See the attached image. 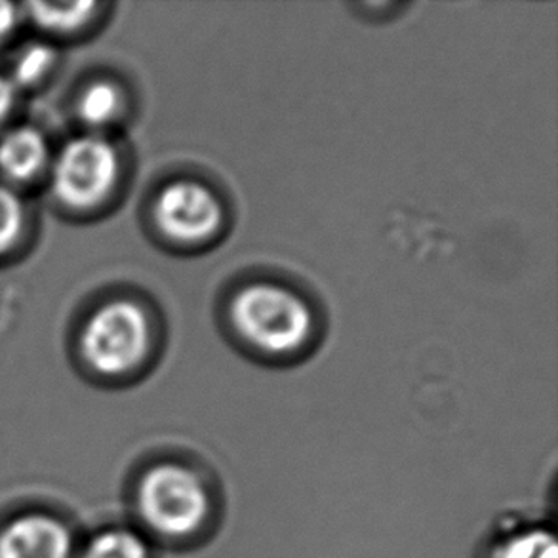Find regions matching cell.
I'll return each instance as SVG.
<instances>
[{"mask_svg":"<svg viewBox=\"0 0 558 558\" xmlns=\"http://www.w3.org/2000/svg\"><path fill=\"white\" fill-rule=\"evenodd\" d=\"M48 159V145L35 129H14L0 137V172L14 180L27 182L43 170Z\"/></svg>","mask_w":558,"mask_h":558,"instance_id":"7","label":"cell"},{"mask_svg":"<svg viewBox=\"0 0 558 558\" xmlns=\"http://www.w3.org/2000/svg\"><path fill=\"white\" fill-rule=\"evenodd\" d=\"M137 501L145 522L168 537L198 532L208 521L211 506L203 476L180 463H160L147 471Z\"/></svg>","mask_w":558,"mask_h":558,"instance_id":"2","label":"cell"},{"mask_svg":"<svg viewBox=\"0 0 558 558\" xmlns=\"http://www.w3.org/2000/svg\"><path fill=\"white\" fill-rule=\"evenodd\" d=\"M151 320L129 300L107 303L92 315L83 332V355L104 376H121L144 363L151 348Z\"/></svg>","mask_w":558,"mask_h":558,"instance_id":"3","label":"cell"},{"mask_svg":"<svg viewBox=\"0 0 558 558\" xmlns=\"http://www.w3.org/2000/svg\"><path fill=\"white\" fill-rule=\"evenodd\" d=\"M119 178V157L101 137H78L61 149L53 167V191L61 203L90 208L101 203Z\"/></svg>","mask_w":558,"mask_h":558,"instance_id":"5","label":"cell"},{"mask_svg":"<svg viewBox=\"0 0 558 558\" xmlns=\"http://www.w3.org/2000/svg\"><path fill=\"white\" fill-rule=\"evenodd\" d=\"M155 223L167 241L182 248H204L226 226V208L214 189L196 180L168 183L155 201Z\"/></svg>","mask_w":558,"mask_h":558,"instance_id":"4","label":"cell"},{"mask_svg":"<svg viewBox=\"0 0 558 558\" xmlns=\"http://www.w3.org/2000/svg\"><path fill=\"white\" fill-rule=\"evenodd\" d=\"M84 558H149V551L136 532L109 530L92 542Z\"/></svg>","mask_w":558,"mask_h":558,"instance_id":"11","label":"cell"},{"mask_svg":"<svg viewBox=\"0 0 558 558\" xmlns=\"http://www.w3.org/2000/svg\"><path fill=\"white\" fill-rule=\"evenodd\" d=\"M15 20H17V14H15L14 4L0 2V37H4L14 29Z\"/></svg>","mask_w":558,"mask_h":558,"instance_id":"15","label":"cell"},{"mask_svg":"<svg viewBox=\"0 0 558 558\" xmlns=\"http://www.w3.org/2000/svg\"><path fill=\"white\" fill-rule=\"evenodd\" d=\"M29 15L33 22L43 29L53 33H69L78 29L81 25L90 20L92 12L96 10L94 2H73V4H45L33 2L29 4Z\"/></svg>","mask_w":558,"mask_h":558,"instance_id":"9","label":"cell"},{"mask_svg":"<svg viewBox=\"0 0 558 558\" xmlns=\"http://www.w3.org/2000/svg\"><path fill=\"white\" fill-rule=\"evenodd\" d=\"M122 111V94L114 84L94 83L78 99V114L90 126H106Z\"/></svg>","mask_w":558,"mask_h":558,"instance_id":"8","label":"cell"},{"mask_svg":"<svg viewBox=\"0 0 558 558\" xmlns=\"http://www.w3.org/2000/svg\"><path fill=\"white\" fill-rule=\"evenodd\" d=\"M229 320L246 348L275 359L310 348L317 326L303 295L269 280L242 287L229 305Z\"/></svg>","mask_w":558,"mask_h":558,"instance_id":"1","label":"cell"},{"mask_svg":"<svg viewBox=\"0 0 558 558\" xmlns=\"http://www.w3.org/2000/svg\"><path fill=\"white\" fill-rule=\"evenodd\" d=\"M492 558H558L557 537L545 529L517 532L498 545Z\"/></svg>","mask_w":558,"mask_h":558,"instance_id":"10","label":"cell"},{"mask_svg":"<svg viewBox=\"0 0 558 558\" xmlns=\"http://www.w3.org/2000/svg\"><path fill=\"white\" fill-rule=\"evenodd\" d=\"M15 101V88L12 81L0 76V124L7 121L8 114L12 113Z\"/></svg>","mask_w":558,"mask_h":558,"instance_id":"14","label":"cell"},{"mask_svg":"<svg viewBox=\"0 0 558 558\" xmlns=\"http://www.w3.org/2000/svg\"><path fill=\"white\" fill-rule=\"evenodd\" d=\"M69 532L50 517H22L0 536V558H69Z\"/></svg>","mask_w":558,"mask_h":558,"instance_id":"6","label":"cell"},{"mask_svg":"<svg viewBox=\"0 0 558 558\" xmlns=\"http://www.w3.org/2000/svg\"><path fill=\"white\" fill-rule=\"evenodd\" d=\"M56 53L52 48L45 45H35L27 48L17 58L14 68V78L20 84H35L52 68Z\"/></svg>","mask_w":558,"mask_h":558,"instance_id":"13","label":"cell"},{"mask_svg":"<svg viewBox=\"0 0 558 558\" xmlns=\"http://www.w3.org/2000/svg\"><path fill=\"white\" fill-rule=\"evenodd\" d=\"M23 206L14 191L0 185V252L10 248L22 234Z\"/></svg>","mask_w":558,"mask_h":558,"instance_id":"12","label":"cell"}]
</instances>
